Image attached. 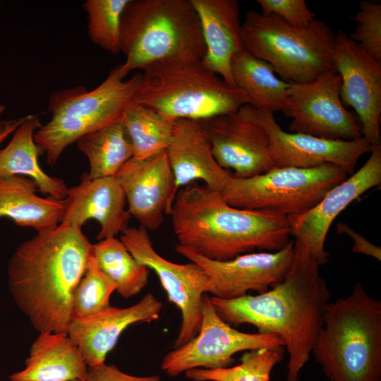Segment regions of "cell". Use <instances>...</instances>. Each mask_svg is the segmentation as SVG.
<instances>
[{"instance_id": "6da1fadb", "label": "cell", "mask_w": 381, "mask_h": 381, "mask_svg": "<svg viewBox=\"0 0 381 381\" xmlns=\"http://www.w3.org/2000/svg\"><path fill=\"white\" fill-rule=\"evenodd\" d=\"M319 265L301 241L284 279L267 291L234 299L210 297L217 315L230 325L250 324L259 333L279 336L289 353L285 381H300L332 294Z\"/></svg>"}, {"instance_id": "7a4b0ae2", "label": "cell", "mask_w": 381, "mask_h": 381, "mask_svg": "<svg viewBox=\"0 0 381 381\" xmlns=\"http://www.w3.org/2000/svg\"><path fill=\"white\" fill-rule=\"evenodd\" d=\"M92 255L81 228L59 224L22 243L7 265L8 290L39 332H67L73 300Z\"/></svg>"}, {"instance_id": "3957f363", "label": "cell", "mask_w": 381, "mask_h": 381, "mask_svg": "<svg viewBox=\"0 0 381 381\" xmlns=\"http://www.w3.org/2000/svg\"><path fill=\"white\" fill-rule=\"evenodd\" d=\"M169 214L178 245L212 260H231L256 249L278 251L291 241L288 217L233 207L220 190L205 184L179 189Z\"/></svg>"}, {"instance_id": "277c9868", "label": "cell", "mask_w": 381, "mask_h": 381, "mask_svg": "<svg viewBox=\"0 0 381 381\" xmlns=\"http://www.w3.org/2000/svg\"><path fill=\"white\" fill-rule=\"evenodd\" d=\"M312 353L329 381H381V301L357 282L329 302Z\"/></svg>"}, {"instance_id": "5b68a950", "label": "cell", "mask_w": 381, "mask_h": 381, "mask_svg": "<svg viewBox=\"0 0 381 381\" xmlns=\"http://www.w3.org/2000/svg\"><path fill=\"white\" fill-rule=\"evenodd\" d=\"M142 70L134 101L176 120H204L249 104L242 91L229 85L194 56L162 59Z\"/></svg>"}, {"instance_id": "8992f818", "label": "cell", "mask_w": 381, "mask_h": 381, "mask_svg": "<svg viewBox=\"0 0 381 381\" xmlns=\"http://www.w3.org/2000/svg\"><path fill=\"white\" fill-rule=\"evenodd\" d=\"M121 64L128 75L158 61L190 55L202 59L206 48L190 0H129L121 20Z\"/></svg>"}, {"instance_id": "52a82bcc", "label": "cell", "mask_w": 381, "mask_h": 381, "mask_svg": "<svg viewBox=\"0 0 381 381\" xmlns=\"http://www.w3.org/2000/svg\"><path fill=\"white\" fill-rule=\"evenodd\" d=\"M335 33L322 20L294 28L279 16L249 11L241 25L243 49L268 63L285 82H309L332 69Z\"/></svg>"}, {"instance_id": "ba28073f", "label": "cell", "mask_w": 381, "mask_h": 381, "mask_svg": "<svg viewBox=\"0 0 381 381\" xmlns=\"http://www.w3.org/2000/svg\"><path fill=\"white\" fill-rule=\"evenodd\" d=\"M346 178V171L332 164L310 169L273 168L248 178L231 174L221 193L233 207L291 217L312 209Z\"/></svg>"}, {"instance_id": "9c48e42d", "label": "cell", "mask_w": 381, "mask_h": 381, "mask_svg": "<svg viewBox=\"0 0 381 381\" xmlns=\"http://www.w3.org/2000/svg\"><path fill=\"white\" fill-rule=\"evenodd\" d=\"M200 310L202 320L198 334L162 358L161 369L169 376L176 377L194 368L231 366L233 356L242 351L284 347V341L276 334L247 333L232 327L217 315L206 294L202 296Z\"/></svg>"}, {"instance_id": "30bf717a", "label": "cell", "mask_w": 381, "mask_h": 381, "mask_svg": "<svg viewBox=\"0 0 381 381\" xmlns=\"http://www.w3.org/2000/svg\"><path fill=\"white\" fill-rule=\"evenodd\" d=\"M120 239L140 263L155 272L168 298L180 310L181 325L172 348L185 344L200 330L201 301L208 281L205 272L193 262L178 264L161 256L155 250L147 230L143 226H128L121 233Z\"/></svg>"}, {"instance_id": "8fae6325", "label": "cell", "mask_w": 381, "mask_h": 381, "mask_svg": "<svg viewBox=\"0 0 381 381\" xmlns=\"http://www.w3.org/2000/svg\"><path fill=\"white\" fill-rule=\"evenodd\" d=\"M341 77L332 68L304 83L291 84L282 112L291 133L334 140L363 137L361 125L340 97Z\"/></svg>"}, {"instance_id": "7c38bea8", "label": "cell", "mask_w": 381, "mask_h": 381, "mask_svg": "<svg viewBox=\"0 0 381 381\" xmlns=\"http://www.w3.org/2000/svg\"><path fill=\"white\" fill-rule=\"evenodd\" d=\"M200 123L215 160L222 168L233 170L234 176L251 177L274 168L270 137L255 107L246 104Z\"/></svg>"}, {"instance_id": "4fadbf2b", "label": "cell", "mask_w": 381, "mask_h": 381, "mask_svg": "<svg viewBox=\"0 0 381 381\" xmlns=\"http://www.w3.org/2000/svg\"><path fill=\"white\" fill-rule=\"evenodd\" d=\"M176 251L200 265L208 277L206 293L222 299H234L249 291H267L286 277L294 255V241L275 252L249 253L231 260L216 261L179 246Z\"/></svg>"}, {"instance_id": "5bb4252c", "label": "cell", "mask_w": 381, "mask_h": 381, "mask_svg": "<svg viewBox=\"0 0 381 381\" xmlns=\"http://www.w3.org/2000/svg\"><path fill=\"white\" fill-rule=\"evenodd\" d=\"M332 62L341 77L343 104L356 111L363 137L372 145L380 143L381 63L341 30L335 33Z\"/></svg>"}, {"instance_id": "9a60e30c", "label": "cell", "mask_w": 381, "mask_h": 381, "mask_svg": "<svg viewBox=\"0 0 381 381\" xmlns=\"http://www.w3.org/2000/svg\"><path fill=\"white\" fill-rule=\"evenodd\" d=\"M370 152L358 171L332 188L315 207L300 215L288 217L291 236L302 243L319 266L329 260L325 242L335 218L365 192L381 185L380 143L373 145Z\"/></svg>"}, {"instance_id": "2e32d148", "label": "cell", "mask_w": 381, "mask_h": 381, "mask_svg": "<svg viewBox=\"0 0 381 381\" xmlns=\"http://www.w3.org/2000/svg\"><path fill=\"white\" fill-rule=\"evenodd\" d=\"M257 114L270 137L274 168L310 169L332 164L352 174L359 158L372 149L363 137L334 140L288 133L277 122L273 113L257 109Z\"/></svg>"}, {"instance_id": "e0dca14e", "label": "cell", "mask_w": 381, "mask_h": 381, "mask_svg": "<svg viewBox=\"0 0 381 381\" xmlns=\"http://www.w3.org/2000/svg\"><path fill=\"white\" fill-rule=\"evenodd\" d=\"M114 178L124 192L131 216L147 230L158 229L177 193L166 152L142 159L133 157Z\"/></svg>"}, {"instance_id": "ac0fdd59", "label": "cell", "mask_w": 381, "mask_h": 381, "mask_svg": "<svg viewBox=\"0 0 381 381\" xmlns=\"http://www.w3.org/2000/svg\"><path fill=\"white\" fill-rule=\"evenodd\" d=\"M162 303L152 294L126 308L109 306L86 317L74 316L67 333L79 349L87 367L105 363L121 333L131 325L157 320Z\"/></svg>"}, {"instance_id": "d6986e66", "label": "cell", "mask_w": 381, "mask_h": 381, "mask_svg": "<svg viewBox=\"0 0 381 381\" xmlns=\"http://www.w3.org/2000/svg\"><path fill=\"white\" fill-rule=\"evenodd\" d=\"M126 75L121 64L111 70L107 78L92 90L83 86L59 90L49 99V110L52 115L77 117L99 128L115 121L134 101L142 80L141 73L125 80Z\"/></svg>"}, {"instance_id": "ffe728a7", "label": "cell", "mask_w": 381, "mask_h": 381, "mask_svg": "<svg viewBox=\"0 0 381 381\" xmlns=\"http://www.w3.org/2000/svg\"><path fill=\"white\" fill-rule=\"evenodd\" d=\"M60 224L82 229L89 219L100 225L97 240L116 237L128 227L131 214L126 209L124 192L114 177L92 179L88 175L68 189Z\"/></svg>"}, {"instance_id": "44dd1931", "label": "cell", "mask_w": 381, "mask_h": 381, "mask_svg": "<svg viewBox=\"0 0 381 381\" xmlns=\"http://www.w3.org/2000/svg\"><path fill=\"white\" fill-rule=\"evenodd\" d=\"M166 153L176 192L198 180L221 191L231 175L215 160L200 121L178 119Z\"/></svg>"}, {"instance_id": "7402d4cb", "label": "cell", "mask_w": 381, "mask_h": 381, "mask_svg": "<svg viewBox=\"0 0 381 381\" xmlns=\"http://www.w3.org/2000/svg\"><path fill=\"white\" fill-rule=\"evenodd\" d=\"M198 13L205 55L202 61L211 71L235 87L231 75L234 56L244 50L240 6L237 0H190Z\"/></svg>"}, {"instance_id": "603a6c76", "label": "cell", "mask_w": 381, "mask_h": 381, "mask_svg": "<svg viewBox=\"0 0 381 381\" xmlns=\"http://www.w3.org/2000/svg\"><path fill=\"white\" fill-rule=\"evenodd\" d=\"M88 372L79 349L67 332L39 333L32 342L24 369L9 375L11 381H85Z\"/></svg>"}, {"instance_id": "cb8c5ba5", "label": "cell", "mask_w": 381, "mask_h": 381, "mask_svg": "<svg viewBox=\"0 0 381 381\" xmlns=\"http://www.w3.org/2000/svg\"><path fill=\"white\" fill-rule=\"evenodd\" d=\"M37 191L35 181L29 177H0V217H8L20 226L37 231L59 225L64 212V200L40 197Z\"/></svg>"}, {"instance_id": "d4e9b609", "label": "cell", "mask_w": 381, "mask_h": 381, "mask_svg": "<svg viewBox=\"0 0 381 381\" xmlns=\"http://www.w3.org/2000/svg\"><path fill=\"white\" fill-rule=\"evenodd\" d=\"M41 126L37 115L23 117L8 144L0 149V177L13 175L29 177L35 181L40 192L62 200L68 189L65 182L47 174L38 162L40 155L33 136Z\"/></svg>"}, {"instance_id": "484cf974", "label": "cell", "mask_w": 381, "mask_h": 381, "mask_svg": "<svg viewBox=\"0 0 381 381\" xmlns=\"http://www.w3.org/2000/svg\"><path fill=\"white\" fill-rule=\"evenodd\" d=\"M231 69L236 88L250 104L273 114L284 110L291 83L278 78L268 63L243 50L234 56Z\"/></svg>"}, {"instance_id": "4316f807", "label": "cell", "mask_w": 381, "mask_h": 381, "mask_svg": "<svg viewBox=\"0 0 381 381\" xmlns=\"http://www.w3.org/2000/svg\"><path fill=\"white\" fill-rule=\"evenodd\" d=\"M77 145L88 159L89 177H114L133 157V149L121 118L81 137Z\"/></svg>"}, {"instance_id": "83f0119b", "label": "cell", "mask_w": 381, "mask_h": 381, "mask_svg": "<svg viewBox=\"0 0 381 381\" xmlns=\"http://www.w3.org/2000/svg\"><path fill=\"white\" fill-rule=\"evenodd\" d=\"M121 121L131 139L133 157L142 159L166 152L177 120L133 101Z\"/></svg>"}, {"instance_id": "f1b7e54d", "label": "cell", "mask_w": 381, "mask_h": 381, "mask_svg": "<svg viewBox=\"0 0 381 381\" xmlns=\"http://www.w3.org/2000/svg\"><path fill=\"white\" fill-rule=\"evenodd\" d=\"M92 256L124 298L138 294L148 283L149 268L140 263L116 237L92 244Z\"/></svg>"}, {"instance_id": "f546056e", "label": "cell", "mask_w": 381, "mask_h": 381, "mask_svg": "<svg viewBox=\"0 0 381 381\" xmlns=\"http://www.w3.org/2000/svg\"><path fill=\"white\" fill-rule=\"evenodd\" d=\"M284 347H265L245 353L235 366L194 368L185 372L193 381H270L273 368L284 358Z\"/></svg>"}, {"instance_id": "4dcf8cb0", "label": "cell", "mask_w": 381, "mask_h": 381, "mask_svg": "<svg viewBox=\"0 0 381 381\" xmlns=\"http://www.w3.org/2000/svg\"><path fill=\"white\" fill-rule=\"evenodd\" d=\"M99 128L77 117L53 114L49 122L35 131L33 138L39 155L45 154L47 163L53 166L68 145Z\"/></svg>"}, {"instance_id": "1f68e13d", "label": "cell", "mask_w": 381, "mask_h": 381, "mask_svg": "<svg viewBox=\"0 0 381 381\" xmlns=\"http://www.w3.org/2000/svg\"><path fill=\"white\" fill-rule=\"evenodd\" d=\"M129 0H87L83 6L88 20L91 41L116 54L121 52V20Z\"/></svg>"}, {"instance_id": "d6a6232c", "label": "cell", "mask_w": 381, "mask_h": 381, "mask_svg": "<svg viewBox=\"0 0 381 381\" xmlns=\"http://www.w3.org/2000/svg\"><path fill=\"white\" fill-rule=\"evenodd\" d=\"M114 291V283L99 269L92 255L74 292V316L92 315L109 307L110 297Z\"/></svg>"}, {"instance_id": "836d02e7", "label": "cell", "mask_w": 381, "mask_h": 381, "mask_svg": "<svg viewBox=\"0 0 381 381\" xmlns=\"http://www.w3.org/2000/svg\"><path fill=\"white\" fill-rule=\"evenodd\" d=\"M351 19L356 27L349 37L381 63V3L361 1Z\"/></svg>"}, {"instance_id": "e575fe53", "label": "cell", "mask_w": 381, "mask_h": 381, "mask_svg": "<svg viewBox=\"0 0 381 381\" xmlns=\"http://www.w3.org/2000/svg\"><path fill=\"white\" fill-rule=\"evenodd\" d=\"M262 13H272L289 25L302 28L310 25L315 15L304 0H258Z\"/></svg>"}, {"instance_id": "d590c367", "label": "cell", "mask_w": 381, "mask_h": 381, "mask_svg": "<svg viewBox=\"0 0 381 381\" xmlns=\"http://www.w3.org/2000/svg\"><path fill=\"white\" fill-rule=\"evenodd\" d=\"M85 381H160L159 375L135 376L123 373L114 365L102 363L88 368Z\"/></svg>"}, {"instance_id": "8d00e7d4", "label": "cell", "mask_w": 381, "mask_h": 381, "mask_svg": "<svg viewBox=\"0 0 381 381\" xmlns=\"http://www.w3.org/2000/svg\"><path fill=\"white\" fill-rule=\"evenodd\" d=\"M337 234H345L353 240L352 251L355 253H361L381 260V248L370 243L362 235L353 230L349 224L340 222L337 225Z\"/></svg>"}, {"instance_id": "74e56055", "label": "cell", "mask_w": 381, "mask_h": 381, "mask_svg": "<svg viewBox=\"0 0 381 381\" xmlns=\"http://www.w3.org/2000/svg\"><path fill=\"white\" fill-rule=\"evenodd\" d=\"M23 121L19 119L4 120L0 121V146L1 143L18 127Z\"/></svg>"}, {"instance_id": "f35d334b", "label": "cell", "mask_w": 381, "mask_h": 381, "mask_svg": "<svg viewBox=\"0 0 381 381\" xmlns=\"http://www.w3.org/2000/svg\"><path fill=\"white\" fill-rule=\"evenodd\" d=\"M4 110H5L4 105L0 103V117L2 115V114L4 113Z\"/></svg>"}, {"instance_id": "ab89813d", "label": "cell", "mask_w": 381, "mask_h": 381, "mask_svg": "<svg viewBox=\"0 0 381 381\" xmlns=\"http://www.w3.org/2000/svg\"><path fill=\"white\" fill-rule=\"evenodd\" d=\"M73 381H80V380H73Z\"/></svg>"}]
</instances>
